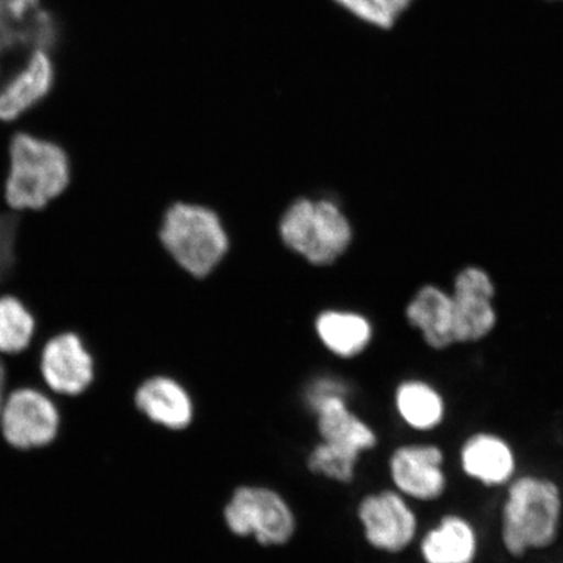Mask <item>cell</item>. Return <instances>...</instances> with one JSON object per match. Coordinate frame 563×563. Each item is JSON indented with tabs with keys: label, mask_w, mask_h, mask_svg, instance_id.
Listing matches in <instances>:
<instances>
[{
	"label": "cell",
	"mask_w": 563,
	"mask_h": 563,
	"mask_svg": "<svg viewBox=\"0 0 563 563\" xmlns=\"http://www.w3.org/2000/svg\"><path fill=\"white\" fill-rule=\"evenodd\" d=\"M5 201L12 210H42L66 191L73 162L66 147L33 131H16L9 143Z\"/></svg>",
	"instance_id": "cell-1"
},
{
	"label": "cell",
	"mask_w": 563,
	"mask_h": 563,
	"mask_svg": "<svg viewBox=\"0 0 563 563\" xmlns=\"http://www.w3.org/2000/svg\"><path fill=\"white\" fill-rule=\"evenodd\" d=\"M562 518L559 485L548 478L523 476L510 485L503 509V543L512 558L530 549L554 544Z\"/></svg>",
	"instance_id": "cell-2"
},
{
	"label": "cell",
	"mask_w": 563,
	"mask_h": 563,
	"mask_svg": "<svg viewBox=\"0 0 563 563\" xmlns=\"http://www.w3.org/2000/svg\"><path fill=\"white\" fill-rule=\"evenodd\" d=\"M158 238L176 266L195 278L209 276L229 251V236L213 210L175 201L162 218Z\"/></svg>",
	"instance_id": "cell-3"
},
{
	"label": "cell",
	"mask_w": 563,
	"mask_h": 563,
	"mask_svg": "<svg viewBox=\"0 0 563 563\" xmlns=\"http://www.w3.org/2000/svg\"><path fill=\"white\" fill-rule=\"evenodd\" d=\"M282 241L313 265L336 262L352 241L351 224L334 202L295 201L282 217Z\"/></svg>",
	"instance_id": "cell-4"
},
{
	"label": "cell",
	"mask_w": 563,
	"mask_h": 563,
	"mask_svg": "<svg viewBox=\"0 0 563 563\" xmlns=\"http://www.w3.org/2000/svg\"><path fill=\"white\" fill-rule=\"evenodd\" d=\"M224 523L236 537L255 538L263 545H284L297 527L294 512L276 490L257 485L238 488L223 510Z\"/></svg>",
	"instance_id": "cell-5"
},
{
	"label": "cell",
	"mask_w": 563,
	"mask_h": 563,
	"mask_svg": "<svg viewBox=\"0 0 563 563\" xmlns=\"http://www.w3.org/2000/svg\"><path fill=\"white\" fill-rule=\"evenodd\" d=\"M62 417L58 406L47 394L21 387L5 397L0 413V432L10 446L41 449L58 438Z\"/></svg>",
	"instance_id": "cell-6"
},
{
	"label": "cell",
	"mask_w": 563,
	"mask_h": 563,
	"mask_svg": "<svg viewBox=\"0 0 563 563\" xmlns=\"http://www.w3.org/2000/svg\"><path fill=\"white\" fill-rule=\"evenodd\" d=\"M365 539L378 551L399 553L412 543L418 520L405 498L384 490L365 496L357 508Z\"/></svg>",
	"instance_id": "cell-7"
},
{
	"label": "cell",
	"mask_w": 563,
	"mask_h": 563,
	"mask_svg": "<svg viewBox=\"0 0 563 563\" xmlns=\"http://www.w3.org/2000/svg\"><path fill=\"white\" fill-rule=\"evenodd\" d=\"M41 372L47 396L79 397L95 382V358L79 335L63 333L42 350Z\"/></svg>",
	"instance_id": "cell-8"
},
{
	"label": "cell",
	"mask_w": 563,
	"mask_h": 563,
	"mask_svg": "<svg viewBox=\"0 0 563 563\" xmlns=\"http://www.w3.org/2000/svg\"><path fill=\"white\" fill-rule=\"evenodd\" d=\"M495 287L487 273L467 267L455 279L453 300L455 342L482 340L496 325L492 307Z\"/></svg>",
	"instance_id": "cell-9"
},
{
	"label": "cell",
	"mask_w": 563,
	"mask_h": 563,
	"mask_svg": "<svg viewBox=\"0 0 563 563\" xmlns=\"http://www.w3.org/2000/svg\"><path fill=\"white\" fill-rule=\"evenodd\" d=\"M443 453L434 445H406L390 456L394 485L404 495L419 501H434L446 490Z\"/></svg>",
	"instance_id": "cell-10"
},
{
	"label": "cell",
	"mask_w": 563,
	"mask_h": 563,
	"mask_svg": "<svg viewBox=\"0 0 563 563\" xmlns=\"http://www.w3.org/2000/svg\"><path fill=\"white\" fill-rule=\"evenodd\" d=\"M55 68L46 48H34L19 73L0 89V123L23 118L51 93Z\"/></svg>",
	"instance_id": "cell-11"
},
{
	"label": "cell",
	"mask_w": 563,
	"mask_h": 563,
	"mask_svg": "<svg viewBox=\"0 0 563 563\" xmlns=\"http://www.w3.org/2000/svg\"><path fill=\"white\" fill-rule=\"evenodd\" d=\"M133 404L141 417L170 431H183L194 420L192 399L186 387L172 376L146 378L139 385Z\"/></svg>",
	"instance_id": "cell-12"
},
{
	"label": "cell",
	"mask_w": 563,
	"mask_h": 563,
	"mask_svg": "<svg viewBox=\"0 0 563 563\" xmlns=\"http://www.w3.org/2000/svg\"><path fill=\"white\" fill-rule=\"evenodd\" d=\"M317 426L322 442L361 456L377 445V435L367 422L350 411L346 397H334L317 406Z\"/></svg>",
	"instance_id": "cell-13"
},
{
	"label": "cell",
	"mask_w": 563,
	"mask_h": 563,
	"mask_svg": "<svg viewBox=\"0 0 563 563\" xmlns=\"http://www.w3.org/2000/svg\"><path fill=\"white\" fill-rule=\"evenodd\" d=\"M461 464L471 478L487 487L508 483L516 471V455L509 443L495 434L478 433L461 450Z\"/></svg>",
	"instance_id": "cell-14"
},
{
	"label": "cell",
	"mask_w": 563,
	"mask_h": 563,
	"mask_svg": "<svg viewBox=\"0 0 563 563\" xmlns=\"http://www.w3.org/2000/svg\"><path fill=\"white\" fill-rule=\"evenodd\" d=\"M0 33L4 44L46 48L54 38L51 13L41 0H0Z\"/></svg>",
	"instance_id": "cell-15"
},
{
	"label": "cell",
	"mask_w": 563,
	"mask_h": 563,
	"mask_svg": "<svg viewBox=\"0 0 563 563\" xmlns=\"http://www.w3.org/2000/svg\"><path fill=\"white\" fill-rule=\"evenodd\" d=\"M407 319L421 330L429 346L442 350L455 343L453 300L440 288L422 287L407 308Z\"/></svg>",
	"instance_id": "cell-16"
},
{
	"label": "cell",
	"mask_w": 563,
	"mask_h": 563,
	"mask_svg": "<svg viewBox=\"0 0 563 563\" xmlns=\"http://www.w3.org/2000/svg\"><path fill=\"white\" fill-rule=\"evenodd\" d=\"M426 563H473L477 554L474 527L460 516H446L421 541Z\"/></svg>",
	"instance_id": "cell-17"
},
{
	"label": "cell",
	"mask_w": 563,
	"mask_h": 563,
	"mask_svg": "<svg viewBox=\"0 0 563 563\" xmlns=\"http://www.w3.org/2000/svg\"><path fill=\"white\" fill-rule=\"evenodd\" d=\"M317 334L333 354L352 357L368 346L372 327L365 317L351 312L328 311L316 321Z\"/></svg>",
	"instance_id": "cell-18"
},
{
	"label": "cell",
	"mask_w": 563,
	"mask_h": 563,
	"mask_svg": "<svg viewBox=\"0 0 563 563\" xmlns=\"http://www.w3.org/2000/svg\"><path fill=\"white\" fill-rule=\"evenodd\" d=\"M397 408L400 417L418 431H429L441 424L445 415V405L433 387L420 383L408 382L398 387Z\"/></svg>",
	"instance_id": "cell-19"
},
{
	"label": "cell",
	"mask_w": 563,
	"mask_h": 563,
	"mask_svg": "<svg viewBox=\"0 0 563 563\" xmlns=\"http://www.w3.org/2000/svg\"><path fill=\"white\" fill-rule=\"evenodd\" d=\"M361 23L379 32H393L404 23L418 0H332Z\"/></svg>",
	"instance_id": "cell-20"
},
{
	"label": "cell",
	"mask_w": 563,
	"mask_h": 563,
	"mask_svg": "<svg viewBox=\"0 0 563 563\" xmlns=\"http://www.w3.org/2000/svg\"><path fill=\"white\" fill-rule=\"evenodd\" d=\"M35 320L24 302L11 295L0 297V355H16L31 346Z\"/></svg>",
	"instance_id": "cell-21"
},
{
	"label": "cell",
	"mask_w": 563,
	"mask_h": 563,
	"mask_svg": "<svg viewBox=\"0 0 563 563\" xmlns=\"http://www.w3.org/2000/svg\"><path fill=\"white\" fill-rule=\"evenodd\" d=\"M358 455L321 442L308 456V468L330 481L350 483L355 477Z\"/></svg>",
	"instance_id": "cell-22"
},
{
	"label": "cell",
	"mask_w": 563,
	"mask_h": 563,
	"mask_svg": "<svg viewBox=\"0 0 563 563\" xmlns=\"http://www.w3.org/2000/svg\"><path fill=\"white\" fill-rule=\"evenodd\" d=\"M346 387L333 378L317 379L307 391V402L313 410L317 406L334 397H346Z\"/></svg>",
	"instance_id": "cell-23"
},
{
	"label": "cell",
	"mask_w": 563,
	"mask_h": 563,
	"mask_svg": "<svg viewBox=\"0 0 563 563\" xmlns=\"http://www.w3.org/2000/svg\"><path fill=\"white\" fill-rule=\"evenodd\" d=\"M7 396H9V389H7V371L3 358L0 356V413H2Z\"/></svg>",
	"instance_id": "cell-24"
},
{
	"label": "cell",
	"mask_w": 563,
	"mask_h": 563,
	"mask_svg": "<svg viewBox=\"0 0 563 563\" xmlns=\"http://www.w3.org/2000/svg\"><path fill=\"white\" fill-rule=\"evenodd\" d=\"M549 3H563V0H545Z\"/></svg>",
	"instance_id": "cell-25"
},
{
	"label": "cell",
	"mask_w": 563,
	"mask_h": 563,
	"mask_svg": "<svg viewBox=\"0 0 563 563\" xmlns=\"http://www.w3.org/2000/svg\"><path fill=\"white\" fill-rule=\"evenodd\" d=\"M3 44H4V42H3V38H2V33H0V48H2Z\"/></svg>",
	"instance_id": "cell-26"
}]
</instances>
